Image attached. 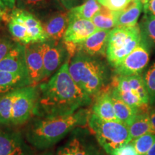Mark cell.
Returning a JSON list of instances; mask_svg holds the SVG:
<instances>
[{"label":"cell","mask_w":155,"mask_h":155,"mask_svg":"<svg viewBox=\"0 0 155 155\" xmlns=\"http://www.w3.org/2000/svg\"><path fill=\"white\" fill-rule=\"evenodd\" d=\"M69 61L49 80L38 86V98L34 111L36 117L68 115L91 104L92 97L83 91L71 76Z\"/></svg>","instance_id":"obj_1"},{"label":"cell","mask_w":155,"mask_h":155,"mask_svg":"<svg viewBox=\"0 0 155 155\" xmlns=\"http://www.w3.org/2000/svg\"><path fill=\"white\" fill-rule=\"evenodd\" d=\"M91 114L88 109L82 108L68 115L36 117L27 128L25 139L38 150L50 148L75 129L88 124Z\"/></svg>","instance_id":"obj_2"},{"label":"cell","mask_w":155,"mask_h":155,"mask_svg":"<svg viewBox=\"0 0 155 155\" xmlns=\"http://www.w3.org/2000/svg\"><path fill=\"white\" fill-rule=\"evenodd\" d=\"M68 68L73 81L91 97L100 94L111 80L107 64L81 50H78L71 58Z\"/></svg>","instance_id":"obj_3"},{"label":"cell","mask_w":155,"mask_h":155,"mask_svg":"<svg viewBox=\"0 0 155 155\" xmlns=\"http://www.w3.org/2000/svg\"><path fill=\"white\" fill-rule=\"evenodd\" d=\"M88 125L96 141L109 155H112L116 150L131 141L129 127L121 121H104L91 113Z\"/></svg>","instance_id":"obj_4"},{"label":"cell","mask_w":155,"mask_h":155,"mask_svg":"<svg viewBox=\"0 0 155 155\" xmlns=\"http://www.w3.org/2000/svg\"><path fill=\"white\" fill-rule=\"evenodd\" d=\"M139 25L131 28L116 27L110 31L106 55L112 67L117 66L141 42Z\"/></svg>","instance_id":"obj_5"},{"label":"cell","mask_w":155,"mask_h":155,"mask_svg":"<svg viewBox=\"0 0 155 155\" xmlns=\"http://www.w3.org/2000/svg\"><path fill=\"white\" fill-rule=\"evenodd\" d=\"M112 91L128 105L140 110L150 104V98L143 76L141 75L120 76L115 79Z\"/></svg>","instance_id":"obj_6"},{"label":"cell","mask_w":155,"mask_h":155,"mask_svg":"<svg viewBox=\"0 0 155 155\" xmlns=\"http://www.w3.org/2000/svg\"><path fill=\"white\" fill-rule=\"evenodd\" d=\"M55 155H104L87 129L79 127L70 134Z\"/></svg>","instance_id":"obj_7"},{"label":"cell","mask_w":155,"mask_h":155,"mask_svg":"<svg viewBox=\"0 0 155 155\" xmlns=\"http://www.w3.org/2000/svg\"><path fill=\"white\" fill-rule=\"evenodd\" d=\"M38 94V86H30L19 89L18 95L13 104L11 126L22 125L34 116Z\"/></svg>","instance_id":"obj_8"},{"label":"cell","mask_w":155,"mask_h":155,"mask_svg":"<svg viewBox=\"0 0 155 155\" xmlns=\"http://www.w3.org/2000/svg\"><path fill=\"white\" fill-rule=\"evenodd\" d=\"M150 58V46L141 39L139 45L114 68L116 73L120 76L141 75L148 65Z\"/></svg>","instance_id":"obj_9"},{"label":"cell","mask_w":155,"mask_h":155,"mask_svg":"<svg viewBox=\"0 0 155 155\" xmlns=\"http://www.w3.org/2000/svg\"><path fill=\"white\" fill-rule=\"evenodd\" d=\"M40 45L43 58L45 80H46L55 74L70 58L63 40L55 42L48 40L40 42Z\"/></svg>","instance_id":"obj_10"},{"label":"cell","mask_w":155,"mask_h":155,"mask_svg":"<svg viewBox=\"0 0 155 155\" xmlns=\"http://www.w3.org/2000/svg\"><path fill=\"white\" fill-rule=\"evenodd\" d=\"M20 132L0 125V155H34Z\"/></svg>","instance_id":"obj_11"},{"label":"cell","mask_w":155,"mask_h":155,"mask_svg":"<svg viewBox=\"0 0 155 155\" xmlns=\"http://www.w3.org/2000/svg\"><path fill=\"white\" fill-rule=\"evenodd\" d=\"M48 36V40L55 42L63 40L69 25L68 10L54 12L40 19Z\"/></svg>","instance_id":"obj_12"},{"label":"cell","mask_w":155,"mask_h":155,"mask_svg":"<svg viewBox=\"0 0 155 155\" xmlns=\"http://www.w3.org/2000/svg\"><path fill=\"white\" fill-rule=\"evenodd\" d=\"M25 53L31 86H38L42 81H45L43 58L40 42L26 45Z\"/></svg>","instance_id":"obj_13"},{"label":"cell","mask_w":155,"mask_h":155,"mask_svg":"<svg viewBox=\"0 0 155 155\" xmlns=\"http://www.w3.org/2000/svg\"><path fill=\"white\" fill-rule=\"evenodd\" d=\"M9 15L11 18L16 19L25 25L31 37L32 43L43 42L48 40V36L45 32L41 21L35 15L17 7L12 9Z\"/></svg>","instance_id":"obj_14"},{"label":"cell","mask_w":155,"mask_h":155,"mask_svg":"<svg viewBox=\"0 0 155 155\" xmlns=\"http://www.w3.org/2000/svg\"><path fill=\"white\" fill-rule=\"evenodd\" d=\"M25 50V45L15 42L8 54L0 61V71L29 76Z\"/></svg>","instance_id":"obj_15"},{"label":"cell","mask_w":155,"mask_h":155,"mask_svg":"<svg viewBox=\"0 0 155 155\" xmlns=\"http://www.w3.org/2000/svg\"><path fill=\"white\" fill-rule=\"evenodd\" d=\"M98 30L90 19H75L69 20L63 41L78 44L84 41Z\"/></svg>","instance_id":"obj_16"},{"label":"cell","mask_w":155,"mask_h":155,"mask_svg":"<svg viewBox=\"0 0 155 155\" xmlns=\"http://www.w3.org/2000/svg\"><path fill=\"white\" fill-rule=\"evenodd\" d=\"M16 7L32 13L39 19L65 9L58 0H16Z\"/></svg>","instance_id":"obj_17"},{"label":"cell","mask_w":155,"mask_h":155,"mask_svg":"<svg viewBox=\"0 0 155 155\" xmlns=\"http://www.w3.org/2000/svg\"><path fill=\"white\" fill-rule=\"evenodd\" d=\"M111 30H99L89 36L84 41L77 44L78 50L92 56L106 55L108 38Z\"/></svg>","instance_id":"obj_18"},{"label":"cell","mask_w":155,"mask_h":155,"mask_svg":"<svg viewBox=\"0 0 155 155\" xmlns=\"http://www.w3.org/2000/svg\"><path fill=\"white\" fill-rule=\"evenodd\" d=\"M142 10L143 5L140 0H133L124 9L116 12V27L131 28L137 25V21Z\"/></svg>","instance_id":"obj_19"},{"label":"cell","mask_w":155,"mask_h":155,"mask_svg":"<svg viewBox=\"0 0 155 155\" xmlns=\"http://www.w3.org/2000/svg\"><path fill=\"white\" fill-rule=\"evenodd\" d=\"M92 113L104 121H119L114 111L111 91H104L97 96Z\"/></svg>","instance_id":"obj_20"},{"label":"cell","mask_w":155,"mask_h":155,"mask_svg":"<svg viewBox=\"0 0 155 155\" xmlns=\"http://www.w3.org/2000/svg\"><path fill=\"white\" fill-rule=\"evenodd\" d=\"M30 86L31 83L28 75L0 71V95Z\"/></svg>","instance_id":"obj_21"},{"label":"cell","mask_w":155,"mask_h":155,"mask_svg":"<svg viewBox=\"0 0 155 155\" xmlns=\"http://www.w3.org/2000/svg\"><path fill=\"white\" fill-rule=\"evenodd\" d=\"M111 91V96L113 101L114 111L118 120L129 127L139 113V110L128 105L113 91Z\"/></svg>","instance_id":"obj_22"},{"label":"cell","mask_w":155,"mask_h":155,"mask_svg":"<svg viewBox=\"0 0 155 155\" xmlns=\"http://www.w3.org/2000/svg\"><path fill=\"white\" fill-rule=\"evenodd\" d=\"M101 5L98 0H86L81 5L68 10L69 20L84 19L91 20L100 10Z\"/></svg>","instance_id":"obj_23"},{"label":"cell","mask_w":155,"mask_h":155,"mask_svg":"<svg viewBox=\"0 0 155 155\" xmlns=\"http://www.w3.org/2000/svg\"><path fill=\"white\" fill-rule=\"evenodd\" d=\"M19 89L0 95V125L11 126L13 104L18 95Z\"/></svg>","instance_id":"obj_24"},{"label":"cell","mask_w":155,"mask_h":155,"mask_svg":"<svg viewBox=\"0 0 155 155\" xmlns=\"http://www.w3.org/2000/svg\"><path fill=\"white\" fill-rule=\"evenodd\" d=\"M91 21L98 30H111L116 28V12L101 5L100 10L93 17Z\"/></svg>","instance_id":"obj_25"},{"label":"cell","mask_w":155,"mask_h":155,"mask_svg":"<svg viewBox=\"0 0 155 155\" xmlns=\"http://www.w3.org/2000/svg\"><path fill=\"white\" fill-rule=\"evenodd\" d=\"M131 140L148 133H152L150 115L148 113L138 114L129 126Z\"/></svg>","instance_id":"obj_26"},{"label":"cell","mask_w":155,"mask_h":155,"mask_svg":"<svg viewBox=\"0 0 155 155\" xmlns=\"http://www.w3.org/2000/svg\"><path fill=\"white\" fill-rule=\"evenodd\" d=\"M141 39L150 46L155 48V17L150 13H144L139 25Z\"/></svg>","instance_id":"obj_27"},{"label":"cell","mask_w":155,"mask_h":155,"mask_svg":"<svg viewBox=\"0 0 155 155\" xmlns=\"http://www.w3.org/2000/svg\"><path fill=\"white\" fill-rule=\"evenodd\" d=\"M8 30L16 42L25 45L32 43V39L27 28L19 21L10 17L8 22Z\"/></svg>","instance_id":"obj_28"},{"label":"cell","mask_w":155,"mask_h":155,"mask_svg":"<svg viewBox=\"0 0 155 155\" xmlns=\"http://www.w3.org/2000/svg\"><path fill=\"white\" fill-rule=\"evenodd\" d=\"M155 142V134L148 133L132 140L131 144L134 147L139 155H145Z\"/></svg>","instance_id":"obj_29"},{"label":"cell","mask_w":155,"mask_h":155,"mask_svg":"<svg viewBox=\"0 0 155 155\" xmlns=\"http://www.w3.org/2000/svg\"><path fill=\"white\" fill-rule=\"evenodd\" d=\"M144 80L150 98V104H155V63H153L145 72Z\"/></svg>","instance_id":"obj_30"},{"label":"cell","mask_w":155,"mask_h":155,"mask_svg":"<svg viewBox=\"0 0 155 155\" xmlns=\"http://www.w3.org/2000/svg\"><path fill=\"white\" fill-rule=\"evenodd\" d=\"M101 5L114 12L124 9L133 0H98Z\"/></svg>","instance_id":"obj_31"},{"label":"cell","mask_w":155,"mask_h":155,"mask_svg":"<svg viewBox=\"0 0 155 155\" xmlns=\"http://www.w3.org/2000/svg\"><path fill=\"white\" fill-rule=\"evenodd\" d=\"M15 42L7 37H0V61L8 54Z\"/></svg>","instance_id":"obj_32"},{"label":"cell","mask_w":155,"mask_h":155,"mask_svg":"<svg viewBox=\"0 0 155 155\" xmlns=\"http://www.w3.org/2000/svg\"><path fill=\"white\" fill-rule=\"evenodd\" d=\"M112 155H139L131 143L124 145L114 151Z\"/></svg>","instance_id":"obj_33"},{"label":"cell","mask_w":155,"mask_h":155,"mask_svg":"<svg viewBox=\"0 0 155 155\" xmlns=\"http://www.w3.org/2000/svg\"><path fill=\"white\" fill-rule=\"evenodd\" d=\"M66 10H70L73 7L80 5L86 0H58Z\"/></svg>","instance_id":"obj_34"},{"label":"cell","mask_w":155,"mask_h":155,"mask_svg":"<svg viewBox=\"0 0 155 155\" xmlns=\"http://www.w3.org/2000/svg\"><path fill=\"white\" fill-rule=\"evenodd\" d=\"M144 13H150L155 17V0H150L149 2L143 7Z\"/></svg>","instance_id":"obj_35"},{"label":"cell","mask_w":155,"mask_h":155,"mask_svg":"<svg viewBox=\"0 0 155 155\" xmlns=\"http://www.w3.org/2000/svg\"><path fill=\"white\" fill-rule=\"evenodd\" d=\"M9 10L7 11H0V25L4 22H8L10 18V12H9Z\"/></svg>","instance_id":"obj_36"},{"label":"cell","mask_w":155,"mask_h":155,"mask_svg":"<svg viewBox=\"0 0 155 155\" xmlns=\"http://www.w3.org/2000/svg\"><path fill=\"white\" fill-rule=\"evenodd\" d=\"M149 115H150V119L151 126H152V133L155 134V108H153L152 111L150 112Z\"/></svg>","instance_id":"obj_37"},{"label":"cell","mask_w":155,"mask_h":155,"mask_svg":"<svg viewBox=\"0 0 155 155\" xmlns=\"http://www.w3.org/2000/svg\"><path fill=\"white\" fill-rule=\"evenodd\" d=\"M4 3V5L6 6L9 10H12L15 8L16 5V0H1Z\"/></svg>","instance_id":"obj_38"},{"label":"cell","mask_w":155,"mask_h":155,"mask_svg":"<svg viewBox=\"0 0 155 155\" xmlns=\"http://www.w3.org/2000/svg\"><path fill=\"white\" fill-rule=\"evenodd\" d=\"M145 155H155V142L154 144L152 145L150 150L147 152V153Z\"/></svg>","instance_id":"obj_39"},{"label":"cell","mask_w":155,"mask_h":155,"mask_svg":"<svg viewBox=\"0 0 155 155\" xmlns=\"http://www.w3.org/2000/svg\"><path fill=\"white\" fill-rule=\"evenodd\" d=\"M7 10H9V9L6 7V6L4 5V3L1 1V0H0V11H7Z\"/></svg>","instance_id":"obj_40"},{"label":"cell","mask_w":155,"mask_h":155,"mask_svg":"<svg viewBox=\"0 0 155 155\" xmlns=\"http://www.w3.org/2000/svg\"><path fill=\"white\" fill-rule=\"evenodd\" d=\"M140 1H141V4L143 5V7H144V5H146L149 2V1H150V0H140Z\"/></svg>","instance_id":"obj_41"}]
</instances>
